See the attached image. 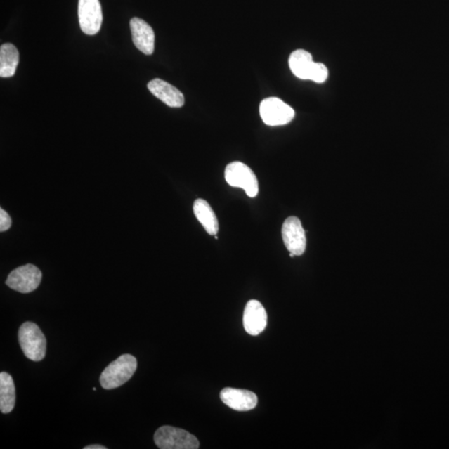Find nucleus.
Here are the masks:
<instances>
[{
    "mask_svg": "<svg viewBox=\"0 0 449 449\" xmlns=\"http://www.w3.org/2000/svg\"><path fill=\"white\" fill-rule=\"evenodd\" d=\"M20 62V53L12 44H4L0 47V77L11 78L15 74Z\"/></svg>",
    "mask_w": 449,
    "mask_h": 449,
    "instance_id": "nucleus-15",
    "label": "nucleus"
},
{
    "mask_svg": "<svg viewBox=\"0 0 449 449\" xmlns=\"http://www.w3.org/2000/svg\"><path fill=\"white\" fill-rule=\"evenodd\" d=\"M193 212L200 223L207 233L211 235H216L219 230V220L212 210V207L205 200L197 199L193 204Z\"/></svg>",
    "mask_w": 449,
    "mask_h": 449,
    "instance_id": "nucleus-14",
    "label": "nucleus"
},
{
    "mask_svg": "<svg viewBox=\"0 0 449 449\" xmlns=\"http://www.w3.org/2000/svg\"><path fill=\"white\" fill-rule=\"evenodd\" d=\"M16 391L12 376L6 372L0 373V410L10 414L15 406Z\"/></svg>",
    "mask_w": 449,
    "mask_h": 449,
    "instance_id": "nucleus-16",
    "label": "nucleus"
},
{
    "mask_svg": "<svg viewBox=\"0 0 449 449\" xmlns=\"http://www.w3.org/2000/svg\"><path fill=\"white\" fill-rule=\"evenodd\" d=\"M137 368L138 361L134 356L122 355L103 371L100 384L108 390L119 388L133 377Z\"/></svg>",
    "mask_w": 449,
    "mask_h": 449,
    "instance_id": "nucleus-1",
    "label": "nucleus"
},
{
    "mask_svg": "<svg viewBox=\"0 0 449 449\" xmlns=\"http://www.w3.org/2000/svg\"><path fill=\"white\" fill-rule=\"evenodd\" d=\"M315 62L309 52L298 49L290 54L289 65L294 76L304 80H310Z\"/></svg>",
    "mask_w": 449,
    "mask_h": 449,
    "instance_id": "nucleus-13",
    "label": "nucleus"
},
{
    "mask_svg": "<svg viewBox=\"0 0 449 449\" xmlns=\"http://www.w3.org/2000/svg\"><path fill=\"white\" fill-rule=\"evenodd\" d=\"M148 88L154 96L171 108H181L184 105L185 98L183 93L174 86L164 80L155 79L150 81Z\"/></svg>",
    "mask_w": 449,
    "mask_h": 449,
    "instance_id": "nucleus-12",
    "label": "nucleus"
},
{
    "mask_svg": "<svg viewBox=\"0 0 449 449\" xmlns=\"http://www.w3.org/2000/svg\"><path fill=\"white\" fill-rule=\"evenodd\" d=\"M79 20L80 28L84 34H97L103 20L99 0H79Z\"/></svg>",
    "mask_w": 449,
    "mask_h": 449,
    "instance_id": "nucleus-7",
    "label": "nucleus"
},
{
    "mask_svg": "<svg viewBox=\"0 0 449 449\" xmlns=\"http://www.w3.org/2000/svg\"><path fill=\"white\" fill-rule=\"evenodd\" d=\"M12 221L8 213L1 209L0 210V231H6L11 228Z\"/></svg>",
    "mask_w": 449,
    "mask_h": 449,
    "instance_id": "nucleus-18",
    "label": "nucleus"
},
{
    "mask_svg": "<svg viewBox=\"0 0 449 449\" xmlns=\"http://www.w3.org/2000/svg\"><path fill=\"white\" fill-rule=\"evenodd\" d=\"M281 234L285 246L289 253L294 256L303 255L306 248V231L297 217L289 216L285 221Z\"/></svg>",
    "mask_w": 449,
    "mask_h": 449,
    "instance_id": "nucleus-8",
    "label": "nucleus"
},
{
    "mask_svg": "<svg viewBox=\"0 0 449 449\" xmlns=\"http://www.w3.org/2000/svg\"><path fill=\"white\" fill-rule=\"evenodd\" d=\"M130 29L136 48L146 56H151L155 47V34L152 27L139 18H133L130 21Z\"/></svg>",
    "mask_w": 449,
    "mask_h": 449,
    "instance_id": "nucleus-9",
    "label": "nucleus"
},
{
    "mask_svg": "<svg viewBox=\"0 0 449 449\" xmlns=\"http://www.w3.org/2000/svg\"><path fill=\"white\" fill-rule=\"evenodd\" d=\"M19 342L25 356L32 361H41L46 355L47 341L39 326L25 322L19 330Z\"/></svg>",
    "mask_w": 449,
    "mask_h": 449,
    "instance_id": "nucleus-2",
    "label": "nucleus"
},
{
    "mask_svg": "<svg viewBox=\"0 0 449 449\" xmlns=\"http://www.w3.org/2000/svg\"><path fill=\"white\" fill-rule=\"evenodd\" d=\"M328 69L323 63H315L314 67L311 72L310 80L315 82V83H324L328 78Z\"/></svg>",
    "mask_w": 449,
    "mask_h": 449,
    "instance_id": "nucleus-17",
    "label": "nucleus"
},
{
    "mask_svg": "<svg viewBox=\"0 0 449 449\" xmlns=\"http://www.w3.org/2000/svg\"><path fill=\"white\" fill-rule=\"evenodd\" d=\"M220 398L230 409L240 412L255 409L258 403L256 393L246 389L226 388L221 390Z\"/></svg>",
    "mask_w": 449,
    "mask_h": 449,
    "instance_id": "nucleus-10",
    "label": "nucleus"
},
{
    "mask_svg": "<svg viewBox=\"0 0 449 449\" xmlns=\"http://www.w3.org/2000/svg\"><path fill=\"white\" fill-rule=\"evenodd\" d=\"M84 449H107V448L102 445H89L85 447Z\"/></svg>",
    "mask_w": 449,
    "mask_h": 449,
    "instance_id": "nucleus-19",
    "label": "nucleus"
},
{
    "mask_svg": "<svg viewBox=\"0 0 449 449\" xmlns=\"http://www.w3.org/2000/svg\"><path fill=\"white\" fill-rule=\"evenodd\" d=\"M42 280V272L37 266L28 264L13 270L8 275L6 285L20 293H30L39 287Z\"/></svg>",
    "mask_w": 449,
    "mask_h": 449,
    "instance_id": "nucleus-6",
    "label": "nucleus"
},
{
    "mask_svg": "<svg viewBox=\"0 0 449 449\" xmlns=\"http://www.w3.org/2000/svg\"><path fill=\"white\" fill-rule=\"evenodd\" d=\"M260 113L262 121L271 126L287 124L294 117L293 108L278 98L263 100L260 105Z\"/></svg>",
    "mask_w": 449,
    "mask_h": 449,
    "instance_id": "nucleus-5",
    "label": "nucleus"
},
{
    "mask_svg": "<svg viewBox=\"0 0 449 449\" xmlns=\"http://www.w3.org/2000/svg\"><path fill=\"white\" fill-rule=\"evenodd\" d=\"M154 442L161 449H197L198 439L184 429L162 426L154 434Z\"/></svg>",
    "mask_w": 449,
    "mask_h": 449,
    "instance_id": "nucleus-3",
    "label": "nucleus"
},
{
    "mask_svg": "<svg viewBox=\"0 0 449 449\" xmlns=\"http://www.w3.org/2000/svg\"><path fill=\"white\" fill-rule=\"evenodd\" d=\"M243 325L249 334H260L265 330L267 325V314L264 306L256 299L249 301L245 308Z\"/></svg>",
    "mask_w": 449,
    "mask_h": 449,
    "instance_id": "nucleus-11",
    "label": "nucleus"
},
{
    "mask_svg": "<svg viewBox=\"0 0 449 449\" xmlns=\"http://www.w3.org/2000/svg\"><path fill=\"white\" fill-rule=\"evenodd\" d=\"M225 178L231 187L242 188L249 197H256L259 193L256 174L242 162H234L226 166Z\"/></svg>",
    "mask_w": 449,
    "mask_h": 449,
    "instance_id": "nucleus-4",
    "label": "nucleus"
}]
</instances>
